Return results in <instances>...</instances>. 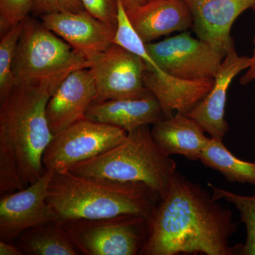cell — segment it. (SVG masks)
<instances>
[{"label": "cell", "instance_id": "1", "mask_svg": "<svg viewBox=\"0 0 255 255\" xmlns=\"http://www.w3.org/2000/svg\"><path fill=\"white\" fill-rule=\"evenodd\" d=\"M237 227L230 210L177 171L147 220L140 255H240L241 244L230 245Z\"/></svg>", "mask_w": 255, "mask_h": 255}, {"label": "cell", "instance_id": "2", "mask_svg": "<svg viewBox=\"0 0 255 255\" xmlns=\"http://www.w3.org/2000/svg\"><path fill=\"white\" fill-rule=\"evenodd\" d=\"M56 87L48 82H16L0 101V194L21 190L46 172L43 156L54 135L46 107Z\"/></svg>", "mask_w": 255, "mask_h": 255}, {"label": "cell", "instance_id": "3", "mask_svg": "<svg viewBox=\"0 0 255 255\" xmlns=\"http://www.w3.org/2000/svg\"><path fill=\"white\" fill-rule=\"evenodd\" d=\"M160 194L142 182L83 177L68 170L54 172L48 201L58 219H100L124 214L150 219Z\"/></svg>", "mask_w": 255, "mask_h": 255}, {"label": "cell", "instance_id": "4", "mask_svg": "<svg viewBox=\"0 0 255 255\" xmlns=\"http://www.w3.org/2000/svg\"><path fill=\"white\" fill-rule=\"evenodd\" d=\"M67 170L83 177L144 183L163 198L177 172V164L156 143L150 125H145L128 133L113 148Z\"/></svg>", "mask_w": 255, "mask_h": 255}, {"label": "cell", "instance_id": "5", "mask_svg": "<svg viewBox=\"0 0 255 255\" xmlns=\"http://www.w3.org/2000/svg\"><path fill=\"white\" fill-rule=\"evenodd\" d=\"M90 60L41 21L28 16L15 55L16 82H48L58 88L70 73L90 68Z\"/></svg>", "mask_w": 255, "mask_h": 255}, {"label": "cell", "instance_id": "6", "mask_svg": "<svg viewBox=\"0 0 255 255\" xmlns=\"http://www.w3.org/2000/svg\"><path fill=\"white\" fill-rule=\"evenodd\" d=\"M61 223L80 255H140L147 235V220L137 215Z\"/></svg>", "mask_w": 255, "mask_h": 255}, {"label": "cell", "instance_id": "7", "mask_svg": "<svg viewBox=\"0 0 255 255\" xmlns=\"http://www.w3.org/2000/svg\"><path fill=\"white\" fill-rule=\"evenodd\" d=\"M121 128L85 119L54 135L43 156L46 170H67L75 164L100 155L125 140Z\"/></svg>", "mask_w": 255, "mask_h": 255}, {"label": "cell", "instance_id": "8", "mask_svg": "<svg viewBox=\"0 0 255 255\" xmlns=\"http://www.w3.org/2000/svg\"><path fill=\"white\" fill-rule=\"evenodd\" d=\"M145 47L159 68L182 80L214 79L226 56L188 32Z\"/></svg>", "mask_w": 255, "mask_h": 255}, {"label": "cell", "instance_id": "9", "mask_svg": "<svg viewBox=\"0 0 255 255\" xmlns=\"http://www.w3.org/2000/svg\"><path fill=\"white\" fill-rule=\"evenodd\" d=\"M90 62L97 87L94 102L141 99L150 95L144 85L145 62L131 52L113 43Z\"/></svg>", "mask_w": 255, "mask_h": 255}, {"label": "cell", "instance_id": "10", "mask_svg": "<svg viewBox=\"0 0 255 255\" xmlns=\"http://www.w3.org/2000/svg\"><path fill=\"white\" fill-rule=\"evenodd\" d=\"M53 174L54 171L46 170L25 189L1 195L0 241L14 243L26 230L59 220L48 201Z\"/></svg>", "mask_w": 255, "mask_h": 255}, {"label": "cell", "instance_id": "11", "mask_svg": "<svg viewBox=\"0 0 255 255\" xmlns=\"http://www.w3.org/2000/svg\"><path fill=\"white\" fill-rule=\"evenodd\" d=\"M192 16V29L199 39L226 55L236 48L233 23L253 9L255 0H184Z\"/></svg>", "mask_w": 255, "mask_h": 255}, {"label": "cell", "instance_id": "12", "mask_svg": "<svg viewBox=\"0 0 255 255\" xmlns=\"http://www.w3.org/2000/svg\"><path fill=\"white\" fill-rule=\"evenodd\" d=\"M40 18L47 28L90 61L113 44L117 27L101 21L86 10L53 13Z\"/></svg>", "mask_w": 255, "mask_h": 255}, {"label": "cell", "instance_id": "13", "mask_svg": "<svg viewBox=\"0 0 255 255\" xmlns=\"http://www.w3.org/2000/svg\"><path fill=\"white\" fill-rule=\"evenodd\" d=\"M96 95L95 80L90 68L79 69L70 73L47 104L46 118L53 135L86 119L87 111Z\"/></svg>", "mask_w": 255, "mask_h": 255}, {"label": "cell", "instance_id": "14", "mask_svg": "<svg viewBox=\"0 0 255 255\" xmlns=\"http://www.w3.org/2000/svg\"><path fill=\"white\" fill-rule=\"evenodd\" d=\"M251 57L239 55L236 48L224 57L214 78L212 90L187 114L212 138L223 140L229 131L226 116L228 88L234 78L251 65Z\"/></svg>", "mask_w": 255, "mask_h": 255}, {"label": "cell", "instance_id": "15", "mask_svg": "<svg viewBox=\"0 0 255 255\" xmlns=\"http://www.w3.org/2000/svg\"><path fill=\"white\" fill-rule=\"evenodd\" d=\"M144 85L158 101L166 117L174 112L187 114L208 95L214 79L182 80L166 73L160 68H146Z\"/></svg>", "mask_w": 255, "mask_h": 255}, {"label": "cell", "instance_id": "16", "mask_svg": "<svg viewBox=\"0 0 255 255\" xmlns=\"http://www.w3.org/2000/svg\"><path fill=\"white\" fill-rule=\"evenodd\" d=\"M127 15L145 43L192 28V16L184 0L147 1Z\"/></svg>", "mask_w": 255, "mask_h": 255}, {"label": "cell", "instance_id": "17", "mask_svg": "<svg viewBox=\"0 0 255 255\" xmlns=\"http://www.w3.org/2000/svg\"><path fill=\"white\" fill-rule=\"evenodd\" d=\"M87 119L124 129L127 133L145 125H153L167 118L160 104L152 93L141 99L93 102Z\"/></svg>", "mask_w": 255, "mask_h": 255}, {"label": "cell", "instance_id": "18", "mask_svg": "<svg viewBox=\"0 0 255 255\" xmlns=\"http://www.w3.org/2000/svg\"><path fill=\"white\" fill-rule=\"evenodd\" d=\"M187 114L177 112L152 125L151 133L157 145L167 155H182L190 161L200 159L211 137Z\"/></svg>", "mask_w": 255, "mask_h": 255}, {"label": "cell", "instance_id": "19", "mask_svg": "<svg viewBox=\"0 0 255 255\" xmlns=\"http://www.w3.org/2000/svg\"><path fill=\"white\" fill-rule=\"evenodd\" d=\"M17 247L23 255H80L64 231L60 220L26 230L17 238Z\"/></svg>", "mask_w": 255, "mask_h": 255}, {"label": "cell", "instance_id": "20", "mask_svg": "<svg viewBox=\"0 0 255 255\" xmlns=\"http://www.w3.org/2000/svg\"><path fill=\"white\" fill-rule=\"evenodd\" d=\"M199 160L206 167L218 171L228 182L255 187V162L238 158L221 139L211 137Z\"/></svg>", "mask_w": 255, "mask_h": 255}, {"label": "cell", "instance_id": "21", "mask_svg": "<svg viewBox=\"0 0 255 255\" xmlns=\"http://www.w3.org/2000/svg\"><path fill=\"white\" fill-rule=\"evenodd\" d=\"M213 191L215 200L225 199L232 203L237 208L241 215V221L246 228V243L241 244V255H255V194L251 196L241 195L221 189L211 183L208 184Z\"/></svg>", "mask_w": 255, "mask_h": 255}, {"label": "cell", "instance_id": "22", "mask_svg": "<svg viewBox=\"0 0 255 255\" xmlns=\"http://www.w3.org/2000/svg\"><path fill=\"white\" fill-rule=\"evenodd\" d=\"M23 28V22L11 28L3 36L0 41V101L9 95L15 85L16 79L13 65L16 48Z\"/></svg>", "mask_w": 255, "mask_h": 255}, {"label": "cell", "instance_id": "23", "mask_svg": "<svg viewBox=\"0 0 255 255\" xmlns=\"http://www.w3.org/2000/svg\"><path fill=\"white\" fill-rule=\"evenodd\" d=\"M36 0H0V35L23 22L32 13Z\"/></svg>", "mask_w": 255, "mask_h": 255}, {"label": "cell", "instance_id": "24", "mask_svg": "<svg viewBox=\"0 0 255 255\" xmlns=\"http://www.w3.org/2000/svg\"><path fill=\"white\" fill-rule=\"evenodd\" d=\"M86 11L104 22L117 26L118 1L117 0H80Z\"/></svg>", "mask_w": 255, "mask_h": 255}, {"label": "cell", "instance_id": "25", "mask_svg": "<svg viewBox=\"0 0 255 255\" xmlns=\"http://www.w3.org/2000/svg\"><path fill=\"white\" fill-rule=\"evenodd\" d=\"M85 8L80 0H36L32 14L35 16L58 12H80Z\"/></svg>", "mask_w": 255, "mask_h": 255}, {"label": "cell", "instance_id": "26", "mask_svg": "<svg viewBox=\"0 0 255 255\" xmlns=\"http://www.w3.org/2000/svg\"><path fill=\"white\" fill-rule=\"evenodd\" d=\"M253 53L251 58V65L247 69L246 73L240 78V83L243 85H248L255 80V36L253 38Z\"/></svg>", "mask_w": 255, "mask_h": 255}, {"label": "cell", "instance_id": "27", "mask_svg": "<svg viewBox=\"0 0 255 255\" xmlns=\"http://www.w3.org/2000/svg\"><path fill=\"white\" fill-rule=\"evenodd\" d=\"M22 255V252L20 251L17 246H15L13 243L0 241V255Z\"/></svg>", "mask_w": 255, "mask_h": 255}, {"label": "cell", "instance_id": "28", "mask_svg": "<svg viewBox=\"0 0 255 255\" xmlns=\"http://www.w3.org/2000/svg\"><path fill=\"white\" fill-rule=\"evenodd\" d=\"M127 13L130 12L146 3V0H120Z\"/></svg>", "mask_w": 255, "mask_h": 255}, {"label": "cell", "instance_id": "29", "mask_svg": "<svg viewBox=\"0 0 255 255\" xmlns=\"http://www.w3.org/2000/svg\"><path fill=\"white\" fill-rule=\"evenodd\" d=\"M155 1V0H146V2H147V1Z\"/></svg>", "mask_w": 255, "mask_h": 255}, {"label": "cell", "instance_id": "30", "mask_svg": "<svg viewBox=\"0 0 255 255\" xmlns=\"http://www.w3.org/2000/svg\"><path fill=\"white\" fill-rule=\"evenodd\" d=\"M253 9L254 10V11H255V4L254 7L253 8Z\"/></svg>", "mask_w": 255, "mask_h": 255}]
</instances>
